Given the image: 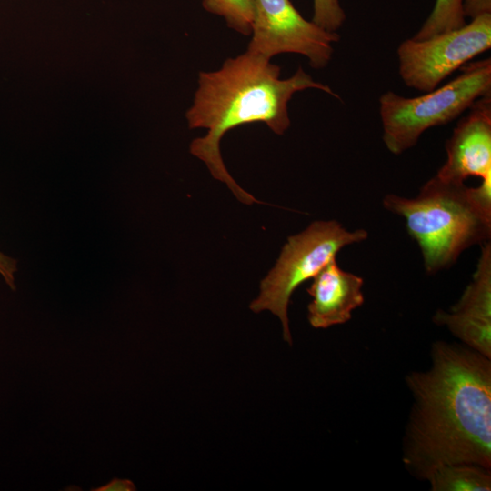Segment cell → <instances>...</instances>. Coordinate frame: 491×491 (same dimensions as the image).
<instances>
[{
	"label": "cell",
	"instance_id": "cell-1",
	"mask_svg": "<svg viewBox=\"0 0 491 491\" xmlns=\"http://www.w3.org/2000/svg\"><path fill=\"white\" fill-rule=\"evenodd\" d=\"M431 366L405 378L412 406L402 440V462L426 481L453 464L491 469V358L464 346L436 341Z\"/></svg>",
	"mask_w": 491,
	"mask_h": 491
},
{
	"label": "cell",
	"instance_id": "cell-4",
	"mask_svg": "<svg viewBox=\"0 0 491 491\" xmlns=\"http://www.w3.org/2000/svg\"><path fill=\"white\" fill-rule=\"evenodd\" d=\"M441 87L416 97L387 91L379 97L383 141L394 155L416 145L427 129L457 118L479 98L491 95V59L468 62Z\"/></svg>",
	"mask_w": 491,
	"mask_h": 491
},
{
	"label": "cell",
	"instance_id": "cell-7",
	"mask_svg": "<svg viewBox=\"0 0 491 491\" xmlns=\"http://www.w3.org/2000/svg\"><path fill=\"white\" fill-rule=\"evenodd\" d=\"M251 34L248 52L267 59L283 53L299 54L315 69L327 65L333 45L340 39L336 32L304 18L290 0H254Z\"/></svg>",
	"mask_w": 491,
	"mask_h": 491
},
{
	"label": "cell",
	"instance_id": "cell-13",
	"mask_svg": "<svg viewBox=\"0 0 491 491\" xmlns=\"http://www.w3.org/2000/svg\"><path fill=\"white\" fill-rule=\"evenodd\" d=\"M202 5L205 11L223 17L235 32L251 35L254 0H203Z\"/></svg>",
	"mask_w": 491,
	"mask_h": 491
},
{
	"label": "cell",
	"instance_id": "cell-3",
	"mask_svg": "<svg viewBox=\"0 0 491 491\" xmlns=\"http://www.w3.org/2000/svg\"><path fill=\"white\" fill-rule=\"evenodd\" d=\"M384 207L402 216L428 274L455 264L463 251L491 237V185L428 180L415 198L386 195Z\"/></svg>",
	"mask_w": 491,
	"mask_h": 491
},
{
	"label": "cell",
	"instance_id": "cell-15",
	"mask_svg": "<svg viewBox=\"0 0 491 491\" xmlns=\"http://www.w3.org/2000/svg\"><path fill=\"white\" fill-rule=\"evenodd\" d=\"M463 9L465 16L471 19L491 14V0H464Z\"/></svg>",
	"mask_w": 491,
	"mask_h": 491
},
{
	"label": "cell",
	"instance_id": "cell-2",
	"mask_svg": "<svg viewBox=\"0 0 491 491\" xmlns=\"http://www.w3.org/2000/svg\"><path fill=\"white\" fill-rule=\"evenodd\" d=\"M279 76L278 65L246 50L226 59L216 71L199 73L198 88L185 114L190 129H207L204 137L192 141L191 154L205 162L214 178L226 184L246 205L261 202L242 189L225 168L219 146L225 134L239 125L262 122L276 135H283L290 126L288 102L295 93L308 88L340 99L302 67L288 78Z\"/></svg>",
	"mask_w": 491,
	"mask_h": 491
},
{
	"label": "cell",
	"instance_id": "cell-10",
	"mask_svg": "<svg viewBox=\"0 0 491 491\" xmlns=\"http://www.w3.org/2000/svg\"><path fill=\"white\" fill-rule=\"evenodd\" d=\"M362 277L339 267L332 259L314 278L307 293V318L314 328H328L345 324L352 312L365 302Z\"/></svg>",
	"mask_w": 491,
	"mask_h": 491
},
{
	"label": "cell",
	"instance_id": "cell-9",
	"mask_svg": "<svg viewBox=\"0 0 491 491\" xmlns=\"http://www.w3.org/2000/svg\"><path fill=\"white\" fill-rule=\"evenodd\" d=\"M447 158L436 175L464 183L469 176L491 185V95L477 99L456 125L446 145Z\"/></svg>",
	"mask_w": 491,
	"mask_h": 491
},
{
	"label": "cell",
	"instance_id": "cell-11",
	"mask_svg": "<svg viewBox=\"0 0 491 491\" xmlns=\"http://www.w3.org/2000/svg\"><path fill=\"white\" fill-rule=\"evenodd\" d=\"M426 481L432 491H490L491 469L475 464H453L436 468Z\"/></svg>",
	"mask_w": 491,
	"mask_h": 491
},
{
	"label": "cell",
	"instance_id": "cell-8",
	"mask_svg": "<svg viewBox=\"0 0 491 491\" xmlns=\"http://www.w3.org/2000/svg\"><path fill=\"white\" fill-rule=\"evenodd\" d=\"M433 321L446 327L464 346L491 358V244L481 245L472 280L449 310H437Z\"/></svg>",
	"mask_w": 491,
	"mask_h": 491
},
{
	"label": "cell",
	"instance_id": "cell-14",
	"mask_svg": "<svg viewBox=\"0 0 491 491\" xmlns=\"http://www.w3.org/2000/svg\"><path fill=\"white\" fill-rule=\"evenodd\" d=\"M312 21L329 32H336L346 20L339 0H313Z\"/></svg>",
	"mask_w": 491,
	"mask_h": 491
},
{
	"label": "cell",
	"instance_id": "cell-5",
	"mask_svg": "<svg viewBox=\"0 0 491 491\" xmlns=\"http://www.w3.org/2000/svg\"><path fill=\"white\" fill-rule=\"evenodd\" d=\"M364 229L348 231L335 220L316 221L289 236L274 267L260 283L258 296L251 302L255 313L269 310L277 316L283 338L290 346L292 336L287 309L294 291L313 279L345 246L366 240Z\"/></svg>",
	"mask_w": 491,
	"mask_h": 491
},
{
	"label": "cell",
	"instance_id": "cell-16",
	"mask_svg": "<svg viewBox=\"0 0 491 491\" xmlns=\"http://www.w3.org/2000/svg\"><path fill=\"white\" fill-rule=\"evenodd\" d=\"M16 271V261L0 251V276L13 290L15 289L14 275Z\"/></svg>",
	"mask_w": 491,
	"mask_h": 491
},
{
	"label": "cell",
	"instance_id": "cell-6",
	"mask_svg": "<svg viewBox=\"0 0 491 491\" xmlns=\"http://www.w3.org/2000/svg\"><path fill=\"white\" fill-rule=\"evenodd\" d=\"M490 47L491 14H484L459 28L403 41L397 48L398 72L406 86L429 92Z\"/></svg>",
	"mask_w": 491,
	"mask_h": 491
},
{
	"label": "cell",
	"instance_id": "cell-17",
	"mask_svg": "<svg viewBox=\"0 0 491 491\" xmlns=\"http://www.w3.org/2000/svg\"><path fill=\"white\" fill-rule=\"evenodd\" d=\"M135 486L131 480L114 478L107 484L93 491H134Z\"/></svg>",
	"mask_w": 491,
	"mask_h": 491
},
{
	"label": "cell",
	"instance_id": "cell-12",
	"mask_svg": "<svg viewBox=\"0 0 491 491\" xmlns=\"http://www.w3.org/2000/svg\"><path fill=\"white\" fill-rule=\"evenodd\" d=\"M463 4L464 0H436L432 12L412 38L426 39L464 25Z\"/></svg>",
	"mask_w": 491,
	"mask_h": 491
}]
</instances>
